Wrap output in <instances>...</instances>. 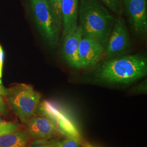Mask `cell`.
<instances>
[{"instance_id": "1", "label": "cell", "mask_w": 147, "mask_h": 147, "mask_svg": "<svg viewBox=\"0 0 147 147\" xmlns=\"http://www.w3.org/2000/svg\"><path fill=\"white\" fill-rule=\"evenodd\" d=\"M147 59L140 54L107 59L95 71V77L107 84H129L147 75Z\"/></svg>"}, {"instance_id": "2", "label": "cell", "mask_w": 147, "mask_h": 147, "mask_svg": "<svg viewBox=\"0 0 147 147\" xmlns=\"http://www.w3.org/2000/svg\"><path fill=\"white\" fill-rule=\"evenodd\" d=\"M116 20L98 0H79L78 20L83 37L95 38L106 48Z\"/></svg>"}, {"instance_id": "3", "label": "cell", "mask_w": 147, "mask_h": 147, "mask_svg": "<svg viewBox=\"0 0 147 147\" xmlns=\"http://www.w3.org/2000/svg\"><path fill=\"white\" fill-rule=\"evenodd\" d=\"M5 96L12 110L25 123L34 115L41 99V95L33 87L24 84L7 89Z\"/></svg>"}, {"instance_id": "4", "label": "cell", "mask_w": 147, "mask_h": 147, "mask_svg": "<svg viewBox=\"0 0 147 147\" xmlns=\"http://www.w3.org/2000/svg\"><path fill=\"white\" fill-rule=\"evenodd\" d=\"M32 13L37 28L50 47L58 45L61 30L57 26L47 0H30Z\"/></svg>"}, {"instance_id": "5", "label": "cell", "mask_w": 147, "mask_h": 147, "mask_svg": "<svg viewBox=\"0 0 147 147\" xmlns=\"http://www.w3.org/2000/svg\"><path fill=\"white\" fill-rule=\"evenodd\" d=\"M38 109L42 115L53 122L58 134L65 137L81 139V134L75 121L61 105L52 101L44 100Z\"/></svg>"}, {"instance_id": "6", "label": "cell", "mask_w": 147, "mask_h": 147, "mask_svg": "<svg viewBox=\"0 0 147 147\" xmlns=\"http://www.w3.org/2000/svg\"><path fill=\"white\" fill-rule=\"evenodd\" d=\"M131 47L125 21L122 17L116 19L106 47L105 56L108 59L119 57Z\"/></svg>"}, {"instance_id": "7", "label": "cell", "mask_w": 147, "mask_h": 147, "mask_svg": "<svg viewBox=\"0 0 147 147\" xmlns=\"http://www.w3.org/2000/svg\"><path fill=\"white\" fill-rule=\"evenodd\" d=\"M128 22L137 35L147 33V0H122Z\"/></svg>"}, {"instance_id": "8", "label": "cell", "mask_w": 147, "mask_h": 147, "mask_svg": "<svg viewBox=\"0 0 147 147\" xmlns=\"http://www.w3.org/2000/svg\"><path fill=\"white\" fill-rule=\"evenodd\" d=\"M105 48L99 40L82 36L79 47L81 68L87 69L94 66L105 57Z\"/></svg>"}, {"instance_id": "9", "label": "cell", "mask_w": 147, "mask_h": 147, "mask_svg": "<svg viewBox=\"0 0 147 147\" xmlns=\"http://www.w3.org/2000/svg\"><path fill=\"white\" fill-rule=\"evenodd\" d=\"M82 36V28L78 25L63 37V57L70 67L75 69H81L79 57V47Z\"/></svg>"}, {"instance_id": "10", "label": "cell", "mask_w": 147, "mask_h": 147, "mask_svg": "<svg viewBox=\"0 0 147 147\" xmlns=\"http://www.w3.org/2000/svg\"><path fill=\"white\" fill-rule=\"evenodd\" d=\"M33 117L27 122V133L37 140H46L54 136L57 130L53 122L45 116Z\"/></svg>"}, {"instance_id": "11", "label": "cell", "mask_w": 147, "mask_h": 147, "mask_svg": "<svg viewBox=\"0 0 147 147\" xmlns=\"http://www.w3.org/2000/svg\"><path fill=\"white\" fill-rule=\"evenodd\" d=\"M79 0H62V37L77 26Z\"/></svg>"}, {"instance_id": "12", "label": "cell", "mask_w": 147, "mask_h": 147, "mask_svg": "<svg viewBox=\"0 0 147 147\" xmlns=\"http://www.w3.org/2000/svg\"><path fill=\"white\" fill-rule=\"evenodd\" d=\"M28 142L26 133L18 130L0 136V147H26Z\"/></svg>"}, {"instance_id": "13", "label": "cell", "mask_w": 147, "mask_h": 147, "mask_svg": "<svg viewBox=\"0 0 147 147\" xmlns=\"http://www.w3.org/2000/svg\"><path fill=\"white\" fill-rule=\"evenodd\" d=\"M47 5L51 12L54 20L59 29L62 31V0H47Z\"/></svg>"}, {"instance_id": "14", "label": "cell", "mask_w": 147, "mask_h": 147, "mask_svg": "<svg viewBox=\"0 0 147 147\" xmlns=\"http://www.w3.org/2000/svg\"><path fill=\"white\" fill-rule=\"evenodd\" d=\"M81 139L75 137H65L62 140L55 141L56 147H80Z\"/></svg>"}, {"instance_id": "15", "label": "cell", "mask_w": 147, "mask_h": 147, "mask_svg": "<svg viewBox=\"0 0 147 147\" xmlns=\"http://www.w3.org/2000/svg\"><path fill=\"white\" fill-rule=\"evenodd\" d=\"M109 9L118 16L121 12V0H100Z\"/></svg>"}, {"instance_id": "16", "label": "cell", "mask_w": 147, "mask_h": 147, "mask_svg": "<svg viewBox=\"0 0 147 147\" xmlns=\"http://www.w3.org/2000/svg\"><path fill=\"white\" fill-rule=\"evenodd\" d=\"M18 124L14 122L0 121V136L6 134L16 131Z\"/></svg>"}, {"instance_id": "17", "label": "cell", "mask_w": 147, "mask_h": 147, "mask_svg": "<svg viewBox=\"0 0 147 147\" xmlns=\"http://www.w3.org/2000/svg\"><path fill=\"white\" fill-rule=\"evenodd\" d=\"M132 92L135 93H147V81H144L142 83L138 84L132 89Z\"/></svg>"}, {"instance_id": "18", "label": "cell", "mask_w": 147, "mask_h": 147, "mask_svg": "<svg viewBox=\"0 0 147 147\" xmlns=\"http://www.w3.org/2000/svg\"><path fill=\"white\" fill-rule=\"evenodd\" d=\"M30 147H56L55 141H44L36 144Z\"/></svg>"}, {"instance_id": "19", "label": "cell", "mask_w": 147, "mask_h": 147, "mask_svg": "<svg viewBox=\"0 0 147 147\" xmlns=\"http://www.w3.org/2000/svg\"><path fill=\"white\" fill-rule=\"evenodd\" d=\"M4 60V53L2 48L0 45V78H1L2 75V69H3V64Z\"/></svg>"}, {"instance_id": "20", "label": "cell", "mask_w": 147, "mask_h": 147, "mask_svg": "<svg viewBox=\"0 0 147 147\" xmlns=\"http://www.w3.org/2000/svg\"><path fill=\"white\" fill-rule=\"evenodd\" d=\"M7 111V107L5 102L2 98V96L0 95V114H5Z\"/></svg>"}, {"instance_id": "21", "label": "cell", "mask_w": 147, "mask_h": 147, "mask_svg": "<svg viewBox=\"0 0 147 147\" xmlns=\"http://www.w3.org/2000/svg\"><path fill=\"white\" fill-rule=\"evenodd\" d=\"M7 92V89L5 88L4 87V86H3L2 83V81L0 78V95H5Z\"/></svg>"}, {"instance_id": "22", "label": "cell", "mask_w": 147, "mask_h": 147, "mask_svg": "<svg viewBox=\"0 0 147 147\" xmlns=\"http://www.w3.org/2000/svg\"><path fill=\"white\" fill-rule=\"evenodd\" d=\"M83 147H94L92 145H91L90 143H88V142H85L84 145H83Z\"/></svg>"}, {"instance_id": "23", "label": "cell", "mask_w": 147, "mask_h": 147, "mask_svg": "<svg viewBox=\"0 0 147 147\" xmlns=\"http://www.w3.org/2000/svg\"><path fill=\"white\" fill-rule=\"evenodd\" d=\"M3 121V120H2V119L0 117V121Z\"/></svg>"}]
</instances>
